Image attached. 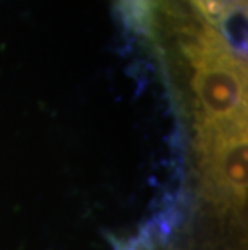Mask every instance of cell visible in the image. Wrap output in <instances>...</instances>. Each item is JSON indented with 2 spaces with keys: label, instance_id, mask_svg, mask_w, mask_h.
<instances>
[{
  "label": "cell",
  "instance_id": "2",
  "mask_svg": "<svg viewBox=\"0 0 248 250\" xmlns=\"http://www.w3.org/2000/svg\"><path fill=\"white\" fill-rule=\"evenodd\" d=\"M208 24H218L221 31L229 21L247 17V0H186Z\"/></svg>",
  "mask_w": 248,
  "mask_h": 250
},
{
  "label": "cell",
  "instance_id": "1",
  "mask_svg": "<svg viewBox=\"0 0 248 250\" xmlns=\"http://www.w3.org/2000/svg\"><path fill=\"white\" fill-rule=\"evenodd\" d=\"M203 197L219 211H240L247 200V123L195 126Z\"/></svg>",
  "mask_w": 248,
  "mask_h": 250
}]
</instances>
